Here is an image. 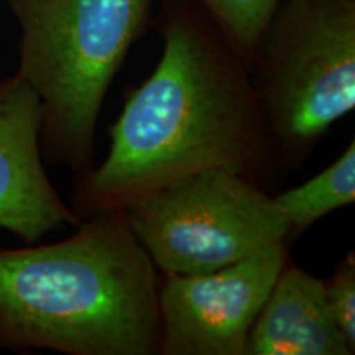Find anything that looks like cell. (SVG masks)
<instances>
[{
  "label": "cell",
  "instance_id": "obj_1",
  "mask_svg": "<svg viewBox=\"0 0 355 355\" xmlns=\"http://www.w3.org/2000/svg\"><path fill=\"white\" fill-rule=\"evenodd\" d=\"M159 2L157 68L110 128L104 162L76 175L71 207L83 219L204 170L237 173L263 189L283 170L247 61L198 0Z\"/></svg>",
  "mask_w": 355,
  "mask_h": 355
},
{
  "label": "cell",
  "instance_id": "obj_2",
  "mask_svg": "<svg viewBox=\"0 0 355 355\" xmlns=\"http://www.w3.org/2000/svg\"><path fill=\"white\" fill-rule=\"evenodd\" d=\"M158 288L123 211L63 241L0 248V349L157 355Z\"/></svg>",
  "mask_w": 355,
  "mask_h": 355
},
{
  "label": "cell",
  "instance_id": "obj_3",
  "mask_svg": "<svg viewBox=\"0 0 355 355\" xmlns=\"http://www.w3.org/2000/svg\"><path fill=\"white\" fill-rule=\"evenodd\" d=\"M157 0H7L20 28L19 68L42 104V150L76 175L94 158L110 84Z\"/></svg>",
  "mask_w": 355,
  "mask_h": 355
},
{
  "label": "cell",
  "instance_id": "obj_4",
  "mask_svg": "<svg viewBox=\"0 0 355 355\" xmlns=\"http://www.w3.org/2000/svg\"><path fill=\"white\" fill-rule=\"evenodd\" d=\"M282 168L355 107V0H282L250 66Z\"/></svg>",
  "mask_w": 355,
  "mask_h": 355
},
{
  "label": "cell",
  "instance_id": "obj_5",
  "mask_svg": "<svg viewBox=\"0 0 355 355\" xmlns=\"http://www.w3.org/2000/svg\"><path fill=\"white\" fill-rule=\"evenodd\" d=\"M122 211L163 275L214 272L288 243L273 196L220 168L181 178Z\"/></svg>",
  "mask_w": 355,
  "mask_h": 355
},
{
  "label": "cell",
  "instance_id": "obj_6",
  "mask_svg": "<svg viewBox=\"0 0 355 355\" xmlns=\"http://www.w3.org/2000/svg\"><path fill=\"white\" fill-rule=\"evenodd\" d=\"M286 243L196 275H165L158 288L159 355H243L248 332L285 266Z\"/></svg>",
  "mask_w": 355,
  "mask_h": 355
},
{
  "label": "cell",
  "instance_id": "obj_7",
  "mask_svg": "<svg viewBox=\"0 0 355 355\" xmlns=\"http://www.w3.org/2000/svg\"><path fill=\"white\" fill-rule=\"evenodd\" d=\"M42 104L13 73L0 78V229L25 243L83 222L44 170Z\"/></svg>",
  "mask_w": 355,
  "mask_h": 355
},
{
  "label": "cell",
  "instance_id": "obj_8",
  "mask_svg": "<svg viewBox=\"0 0 355 355\" xmlns=\"http://www.w3.org/2000/svg\"><path fill=\"white\" fill-rule=\"evenodd\" d=\"M322 279L288 259L248 332L243 355H352Z\"/></svg>",
  "mask_w": 355,
  "mask_h": 355
},
{
  "label": "cell",
  "instance_id": "obj_9",
  "mask_svg": "<svg viewBox=\"0 0 355 355\" xmlns=\"http://www.w3.org/2000/svg\"><path fill=\"white\" fill-rule=\"evenodd\" d=\"M288 224V242L295 241L329 212L355 201V141L326 170L306 183L273 196Z\"/></svg>",
  "mask_w": 355,
  "mask_h": 355
},
{
  "label": "cell",
  "instance_id": "obj_10",
  "mask_svg": "<svg viewBox=\"0 0 355 355\" xmlns=\"http://www.w3.org/2000/svg\"><path fill=\"white\" fill-rule=\"evenodd\" d=\"M248 66L282 0H198Z\"/></svg>",
  "mask_w": 355,
  "mask_h": 355
},
{
  "label": "cell",
  "instance_id": "obj_11",
  "mask_svg": "<svg viewBox=\"0 0 355 355\" xmlns=\"http://www.w3.org/2000/svg\"><path fill=\"white\" fill-rule=\"evenodd\" d=\"M326 298L337 326L355 349V259L349 254L324 282Z\"/></svg>",
  "mask_w": 355,
  "mask_h": 355
}]
</instances>
